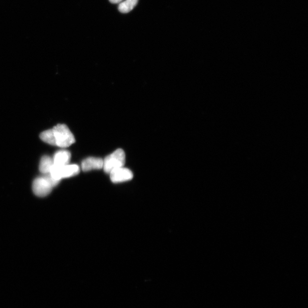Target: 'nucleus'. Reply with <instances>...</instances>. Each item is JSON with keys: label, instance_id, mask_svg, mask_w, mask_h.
Instances as JSON below:
<instances>
[{"label": "nucleus", "instance_id": "7", "mask_svg": "<svg viewBox=\"0 0 308 308\" xmlns=\"http://www.w3.org/2000/svg\"><path fill=\"white\" fill-rule=\"evenodd\" d=\"M71 158V154L66 150H61L56 153L53 160L54 165L63 166L69 164Z\"/></svg>", "mask_w": 308, "mask_h": 308}, {"label": "nucleus", "instance_id": "9", "mask_svg": "<svg viewBox=\"0 0 308 308\" xmlns=\"http://www.w3.org/2000/svg\"><path fill=\"white\" fill-rule=\"evenodd\" d=\"M138 0H125L120 3L118 9L123 13H127L131 11L137 5Z\"/></svg>", "mask_w": 308, "mask_h": 308}, {"label": "nucleus", "instance_id": "4", "mask_svg": "<svg viewBox=\"0 0 308 308\" xmlns=\"http://www.w3.org/2000/svg\"><path fill=\"white\" fill-rule=\"evenodd\" d=\"M80 168L77 164H66L63 166L54 165L49 175L57 181L60 182L63 178L75 176L80 173Z\"/></svg>", "mask_w": 308, "mask_h": 308}, {"label": "nucleus", "instance_id": "5", "mask_svg": "<svg viewBox=\"0 0 308 308\" xmlns=\"http://www.w3.org/2000/svg\"><path fill=\"white\" fill-rule=\"evenodd\" d=\"M110 176L111 181L117 184L131 180L133 174L128 168L123 167L111 172Z\"/></svg>", "mask_w": 308, "mask_h": 308}, {"label": "nucleus", "instance_id": "10", "mask_svg": "<svg viewBox=\"0 0 308 308\" xmlns=\"http://www.w3.org/2000/svg\"><path fill=\"white\" fill-rule=\"evenodd\" d=\"M110 2L112 3H120L123 2V0H109Z\"/></svg>", "mask_w": 308, "mask_h": 308}, {"label": "nucleus", "instance_id": "1", "mask_svg": "<svg viewBox=\"0 0 308 308\" xmlns=\"http://www.w3.org/2000/svg\"><path fill=\"white\" fill-rule=\"evenodd\" d=\"M40 138L48 144L63 148L70 146L76 142L69 128L66 125L62 124L42 132L40 134Z\"/></svg>", "mask_w": 308, "mask_h": 308}, {"label": "nucleus", "instance_id": "8", "mask_svg": "<svg viewBox=\"0 0 308 308\" xmlns=\"http://www.w3.org/2000/svg\"><path fill=\"white\" fill-rule=\"evenodd\" d=\"M54 166L53 159L48 156H43L39 163V171L43 174H49Z\"/></svg>", "mask_w": 308, "mask_h": 308}, {"label": "nucleus", "instance_id": "2", "mask_svg": "<svg viewBox=\"0 0 308 308\" xmlns=\"http://www.w3.org/2000/svg\"><path fill=\"white\" fill-rule=\"evenodd\" d=\"M59 182L54 180L50 175L39 177L34 181L32 188L35 195L44 197L48 195Z\"/></svg>", "mask_w": 308, "mask_h": 308}, {"label": "nucleus", "instance_id": "3", "mask_svg": "<svg viewBox=\"0 0 308 308\" xmlns=\"http://www.w3.org/2000/svg\"><path fill=\"white\" fill-rule=\"evenodd\" d=\"M126 155L123 149H117L103 160V169L107 174L121 167H124Z\"/></svg>", "mask_w": 308, "mask_h": 308}, {"label": "nucleus", "instance_id": "6", "mask_svg": "<svg viewBox=\"0 0 308 308\" xmlns=\"http://www.w3.org/2000/svg\"><path fill=\"white\" fill-rule=\"evenodd\" d=\"M103 160L99 157H89L82 162V170L85 172L103 168Z\"/></svg>", "mask_w": 308, "mask_h": 308}]
</instances>
